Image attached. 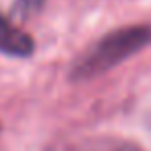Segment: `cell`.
<instances>
[{
	"label": "cell",
	"mask_w": 151,
	"mask_h": 151,
	"mask_svg": "<svg viewBox=\"0 0 151 151\" xmlns=\"http://www.w3.org/2000/svg\"><path fill=\"white\" fill-rule=\"evenodd\" d=\"M151 44V25H130L97 40L73 66L75 79L101 75Z\"/></svg>",
	"instance_id": "1"
},
{
	"label": "cell",
	"mask_w": 151,
	"mask_h": 151,
	"mask_svg": "<svg viewBox=\"0 0 151 151\" xmlns=\"http://www.w3.org/2000/svg\"><path fill=\"white\" fill-rule=\"evenodd\" d=\"M0 52L15 58H27L33 54V40L4 15H0Z\"/></svg>",
	"instance_id": "2"
},
{
	"label": "cell",
	"mask_w": 151,
	"mask_h": 151,
	"mask_svg": "<svg viewBox=\"0 0 151 151\" xmlns=\"http://www.w3.org/2000/svg\"><path fill=\"white\" fill-rule=\"evenodd\" d=\"M110 151H141V149L134 147V145H118V147H114V149H110Z\"/></svg>",
	"instance_id": "3"
}]
</instances>
